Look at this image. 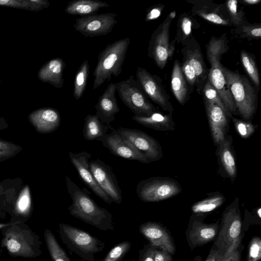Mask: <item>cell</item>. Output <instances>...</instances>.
<instances>
[{
    "label": "cell",
    "mask_w": 261,
    "mask_h": 261,
    "mask_svg": "<svg viewBox=\"0 0 261 261\" xmlns=\"http://www.w3.org/2000/svg\"><path fill=\"white\" fill-rule=\"evenodd\" d=\"M208 70L207 79L217 91L228 111L232 114H238L233 97L222 70L221 63H213Z\"/></svg>",
    "instance_id": "cell-22"
},
{
    "label": "cell",
    "mask_w": 261,
    "mask_h": 261,
    "mask_svg": "<svg viewBox=\"0 0 261 261\" xmlns=\"http://www.w3.org/2000/svg\"><path fill=\"white\" fill-rule=\"evenodd\" d=\"M1 230V246L11 256L33 258L42 254L40 236L25 223L15 222Z\"/></svg>",
    "instance_id": "cell-2"
},
{
    "label": "cell",
    "mask_w": 261,
    "mask_h": 261,
    "mask_svg": "<svg viewBox=\"0 0 261 261\" xmlns=\"http://www.w3.org/2000/svg\"><path fill=\"white\" fill-rule=\"evenodd\" d=\"M241 60L246 72L256 87H260V80L258 68L254 58L245 50L240 54Z\"/></svg>",
    "instance_id": "cell-38"
},
{
    "label": "cell",
    "mask_w": 261,
    "mask_h": 261,
    "mask_svg": "<svg viewBox=\"0 0 261 261\" xmlns=\"http://www.w3.org/2000/svg\"><path fill=\"white\" fill-rule=\"evenodd\" d=\"M181 187L177 181L169 177H151L139 182L136 193L145 202L164 200L180 194Z\"/></svg>",
    "instance_id": "cell-8"
},
{
    "label": "cell",
    "mask_w": 261,
    "mask_h": 261,
    "mask_svg": "<svg viewBox=\"0 0 261 261\" xmlns=\"http://www.w3.org/2000/svg\"><path fill=\"white\" fill-rule=\"evenodd\" d=\"M90 170L98 185L113 202L120 204L121 190L112 168L99 159L89 162Z\"/></svg>",
    "instance_id": "cell-14"
},
{
    "label": "cell",
    "mask_w": 261,
    "mask_h": 261,
    "mask_svg": "<svg viewBox=\"0 0 261 261\" xmlns=\"http://www.w3.org/2000/svg\"><path fill=\"white\" fill-rule=\"evenodd\" d=\"M128 241H122L114 247L101 261H122L131 248Z\"/></svg>",
    "instance_id": "cell-40"
},
{
    "label": "cell",
    "mask_w": 261,
    "mask_h": 261,
    "mask_svg": "<svg viewBox=\"0 0 261 261\" xmlns=\"http://www.w3.org/2000/svg\"><path fill=\"white\" fill-rule=\"evenodd\" d=\"M22 187L20 178H7L0 182V218L10 214L13 204Z\"/></svg>",
    "instance_id": "cell-25"
},
{
    "label": "cell",
    "mask_w": 261,
    "mask_h": 261,
    "mask_svg": "<svg viewBox=\"0 0 261 261\" xmlns=\"http://www.w3.org/2000/svg\"><path fill=\"white\" fill-rule=\"evenodd\" d=\"M203 100L214 103L219 106L230 118L232 116L225 107L217 91L207 79L202 90Z\"/></svg>",
    "instance_id": "cell-39"
},
{
    "label": "cell",
    "mask_w": 261,
    "mask_h": 261,
    "mask_svg": "<svg viewBox=\"0 0 261 261\" xmlns=\"http://www.w3.org/2000/svg\"><path fill=\"white\" fill-rule=\"evenodd\" d=\"M238 1L230 0L226 2V6L229 16V19L236 28L239 27L244 21L245 13L239 9Z\"/></svg>",
    "instance_id": "cell-43"
},
{
    "label": "cell",
    "mask_w": 261,
    "mask_h": 261,
    "mask_svg": "<svg viewBox=\"0 0 261 261\" xmlns=\"http://www.w3.org/2000/svg\"><path fill=\"white\" fill-rule=\"evenodd\" d=\"M109 6V4L98 0H74L68 3L65 12L72 15L84 16L95 14L100 9Z\"/></svg>",
    "instance_id": "cell-29"
},
{
    "label": "cell",
    "mask_w": 261,
    "mask_h": 261,
    "mask_svg": "<svg viewBox=\"0 0 261 261\" xmlns=\"http://www.w3.org/2000/svg\"><path fill=\"white\" fill-rule=\"evenodd\" d=\"M44 238L52 261H71L49 229L45 230Z\"/></svg>",
    "instance_id": "cell-35"
},
{
    "label": "cell",
    "mask_w": 261,
    "mask_h": 261,
    "mask_svg": "<svg viewBox=\"0 0 261 261\" xmlns=\"http://www.w3.org/2000/svg\"><path fill=\"white\" fill-rule=\"evenodd\" d=\"M232 142L231 136L227 135L223 140L216 145V151L220 175L223 177L229 178L232 182L235 180L237 176Z\"/></svg>",
    "instance_id": "cell-20"
},
{
    "label": "cell",
    "mask_w": 261,
    "mask_h": 261,
    "mask_svg": "<svg viewBox=\"0 0 261 261\" xmlns=\"http://www.w3.org/2000/svg\"><path fill=\"white\" fill-rule=\"evenodd\" d=\"M181 53L183 59L186 60L195 71L197 91L201 94L202 90L207 80L208 70L204 62L200 45L192 37L182 48Z\"/></svg>",
    "instance_id": "cell-15"
},
{
    "label": "cell",
    "mask_w": 261,
    "mask_h": 261,
    "mask_svg": "<svg viewBox=\"0 0 261 261\" xmlns=\"http://www.w3.org/2000/svg\"><path fill=\"white\" fill-rule=\"evenodd\" d=\"M114 128L102 122L95 115H87L84 119L83 129L84 138L88 141H102Z\"/></svg>",
    "instance_id": "cell-27"
},
{
    "label": "cell",
    "mask_w": 261,
    "mask_h": 261,
    "mask_svg": "<svg viewBox=\"0 0 261 261\" xmlns=\"http://www.w3.org/2000/svg\"><path fill=\"white\" fill-rule=\"evenodd\" d=\"M176 13L175 11H172L169 13L168 16L172 20L174 19L176 16Z\"/></svg>",
    "instance_id": "cell-55"
},
{
    "label": "cell",
    "mask_w": 261,
    "mask_h": 261,
    "mask_svg": "<svg viewBox=\"0 0 261 261\" xmlns=\"http://www.w3.org/2000/svg\"><path fill=\"white\" fill-rule=\"evenodd\" d=\"M67 191L72 200L68 207L70 214L101 230H114L113 216L107 210L80 188L67 176L65 177Z\"/></svg>",
    "instance_id": "cell-1"
},
{
    "label": "cell",
    "mask_w": 261,
    "mask_h": 261,
    "mask_svg": "<svg viewBox=\"0 0 261 261\" xmlns=\"http://www.w3.org/2000/svg\"><path fill=\"white\" fill-rule=\"evenodd\" d=\"M172 20L167 16L153 32L149 42L148 56L162 69L172 57L175 50V40L169 42V30Z\"/></svg>",
    "instance_id": "cell-9"
},
{
    "label": "cell",
    "mask_w": 261,
    "mask_h": 261,
    "mask_svg": "<svg viewBox=\"0 0 261 261\" xmlns=\"http://www.w3.org/2000/svg\"><path fill=\"white\" fill-rule=\"evenodd\" d=\"M68 154L71 163L87 186L106 203L111 204L113 202L98 185L90 170L89 159L91 157V154L85 151L75 153L70 152Z\"/></svg>",
    "instance_id": "cell-17"
},
{
    "label": "cell",
    "mask_w": 261,
    "mask_h": 261,
    "mask_svg": "<svg viewBox=\"0 0 261 261\" xmlns=\"http://www.w3.org/2000/svg\"><path fill=\"white\" fill-rule=\"evenodd\" d=\"M129 44L128 37L119 39L108 44L99 54L93 74L94 80L92 90L121 73Z\"/></svg>",
    "instance_id": "cell-3"
},
{
    "label": "cell",
    "mask_w": 261,
    "mask_h": 261,
    "mask_svg": "<svg viewBox=\"0 0 261 261\" xmlns=\"http://www.w3.org/2000/svg\"><path fill=\"white\" fill-rule=\"evenodd\" d=\"M132 261H136V260H135V259H133V260H132Z\"/></svg>",
    "instance_id": "cell-56"
},
{
    "label": "cell",
    "mask_w": 261,
    "mask_h": 261,
    "mask_svg": "<svg viewBox=\"0 0 261 261\" xmlns=\"http://www.w3.org/2000/svg\"><path fill=\"white\" fill-rule=\"evenodd\" d=\"M115 13L81 16L76 19L74 30L86 37L107 35L111 33L117 20Z\"/></svg>",
    "instance_id": "cell-11"
},
{
    "label": "cell",
    "mask_w": 261,
    "mask_h": 261,
    "mask_svg": "<svg viewBox=\"0 0 261 261\" xmlns=\"http://www.w3.org/2000/svg\"><path fill=\"white\" fill-rule=\"evenodd\" d=\"M132 120L143 126L156 130L172 131L175 129L172 113L164 114L156 112L149 116L134 115Z\"/></svg>",
    "instance_id": "cell-28"
},
{
    "label": "cell",
    "mask_w": 261,
    "mask_h": 261,
    "mask_svg": "<svg viewBox=\"0 0 261 261\" xmlns=\"http://www.w3.org/2000/svg\"><path fill=\"white\" fill-rule=\"evenodd\" d=\"M164 8L163 5H156L149 8L145 16V21H150L157 19L160 16Z\"/></svg>",
    "instance_id": "cell-48"
},
{
    "label": "cell",
    "mask_w": 261,
    "mask_h": 261,
    "mask_svg": "<svg viewBox=\"0 0 261 261\" xmlns=\"http://www.w3.org/2000/svg\"><path fill=\"white\" fill-rule=\"evenodd\" d=\"M244 22L238 28V33L241 37L247 38L248 39H257L261 37V26L260 24H246Z\"/></svg>",
    "instance_id": "cell-44"
},
{
    "label": "cell",
    "mask_w": 261,
    "mask_h": 261,
    "mask_svg": "<svg viewBox=\"0 0 261 261\" xmlns=\"http://www.w3.org/2000/svg\"><path fill=\"white\" fill-rule=\"evenodd\" d=\"M28 120L36 131L40 134H49L56 130L61 124L59 111L53 108L45 107L32 112Z\"/></svg>",
    "instance_id": "cell-21"
},
{
    "label": "cell",
    "mask_w": 261,
    "mask_h": 261,
    "mask_svg": "<svg viewBox=\"0 0 261 261\" xmlns=\"http://www.w3.org/2000/svg\"><path fill=\"white\" fill-rule=\"evenodd\" d=\"M89 73V64L85 60L81 64L75 75L73 86V96L78 100L83 96L86 89Z\"/></svg>",
    "instance_id": "cell-37"
},
{
    "label": "cell",
    "mask_w": 261,
    "mask_h": 261,
    "mask_svg": "<svg viewBox=\"0 0 261 261\" xmlns=\"http://www.w3.org/2000/svg\"><path fill=\"white\" fill-rule=\"evenodd\" d=\"M196 20L189 14L185 13L180 15L177 21V31L175 42L185 45L192 37V33Z\"/></svg>",
    "instance_id": "cell-34"
},
{
    "label": "cell",
    "mask_w": 261,
    "mask_h": 261,
    "mask_svg": "<svg viewBox=\"0 0 261 261\" xmlns=\"http://www.w3.org/2000/svg\"><path fill=\"white\" fill-rule=\"evenodd\" d=\"M225 201L223 194L219 192L210 193L207 197L193 204L191 211L194 214L207 215L221 206Z\"/></svg>",
    "instance_id": "cell-32"
},
{
    "label": "cell",
    "mask_w": 261,
    "mask_h": 261,
    "mask_svg": "<svg viewBox=\"0 0 261 261\" xmlns=\"http://www.w3.org/2000/svg\"><path fill=\"white\" fill-rule=\"evenodd\" d=\"M103 146L117 156L141 163H149L144 155L117 130L110 132L102 141Z\"/></svg>",
    "instance_id": "cell-16"
},
{
    "label": "cell",
    "mask_w": 261,
    "mask_h": 261,
    "mask_svg": "<svg viewBox=\"0 0 261 261\" xmlns=\"http://www.w3.org/2000/svg\"><path fill=\"white\" fill-rule=\"evenodd\" d=\"M224 255L215 248L212 247L210 253L204 261H222ZM193 261H203L201 256H195Z\"/></svg>",
    "instance_id": "cell-49"
},
{
    "label": "cell",
    "mask_w": 261,
    "mask_h": 261,
    "mask_svg": "<svg viewBox=\"0 0 261 261\" xmlns=\"http://www.w3.org/2000/svg\"><path fill=\"white\" fill-rule=\"evenodd\" d=\"M139 231L151 245L171 255L174 254L175 247L173 239L167 229L160 224L153 222L142 223Z\"/></svg>",
    "instance_id": "cell-19"
},
{
    "label": "cell",
    "mask_w": 261,
    "mask_h": 261,
    "mask_svg": "<svg viewBox=\"0 0 261 261\" xmlns=\"http://www.w3.org/2000/svg\"><path fill=\"white\" fill-rule=\"evenodd\" d=\"M207 215L194 214L190 217L186 231V237L191 250L215 240L217 236L219 224H206L203 220Z\"/></svg>",
    "instance_id": "cell-12"
},
{
    "label": "cell",
    "mask_w": 261,
    "mask_h": 261,
    "mask_svg": "<svg viewBox=\"0 0 261 261\" xmlns=\"http://www.w3.org/2000/svg\"><path fill=\"white\" fill-rule=\"evenodd\" d=\"M66 66L61 58L50 60L44 64L37 73L38 78L43 83H48L57 88L64 84L63 71Z\"/></svg>",
    "instance_id": "cell-26"
},
{
    "label": "cell",
    "mask_w": 261,
    "mask_h": 261,
    "mask_svg": "<svg viewBox=\"0 0 261 261\" xmlns=\"http://www.w3.org/2000/svg\"><path fill=\"white\" fill-rule=\"evenodd\" d=\"M50 3L46 0H0V6L39 11L48 8Z\"/></svg>",
    "instance_id": "cell-36"
},
{
    "label": "cell",
    "mask_w": 261,
    "mask_h": 261,
    "mask_svg": "<svg viewBox=\"0 0 261 261\" xmlns=\"http://www.w3.org/2000/svg\"><path fill=\"white\" fill-rule=\"evenodd\" d=\"M226 34L220 37H212L206 45V54L207 59L210 64L221 63L222 55L229 49Z\"/></svg>",
    "instance_id": "cell-33"
},
{
    "label": "cell",
    "mask_w": 261,
    "mask_h": 261,
    "mask_svg": "<svg viewBox=\"0 0 261 261\" xmlns=\"http://www.w3.org/2000/svg\"><path fill=\"white\" fill-rule=\"evenodd\" d=\"M8 126L7 120L4 117L0 116V130L8 128Z\"/></svg>",
    "instance_id": "cell-52"
},
{
    "label": "cell",
    "mask_w": 261,
    "mask_h": 261,
    "mask_svg": "<svg viewBox=\"0 0 261 261\" xmlns=\"http://www.w3.org/2000/svg\"><path fill=\"white\" fill-rule=\"evenodd\" d=\"M241 246L224 255L222 261H241Z\"/></svg>",
    "instance_id": "cell-51"
},
{
    "label": "cell",
    "mask_w": 261,
    "mask_h": 261,
    "mask_svg": "<svg viewBox=\"0 0 261 261\" xmlns=\"http://www.w3.org/2000/svg\"><path fill=\"white\" fill-rule=\"evenodd\" d=\"M116 89L122 102L135 116H149L157 112L134 76L116 83Z\"/></svg>",
    "instance_id": "cell-7"
},
{
    "label": "cell",
    "mask_w": 261,
    "mask_h": 261,
    "mask_svg": "<svg viewBox=\"0 0 261 261\" xmlns=\"http://www.w3.org/2000/svg\"><path fill=\"white\" fill-rule=\"evenodd\" d=\"M34 205L31 189L28 185L22 186L13 204L10 222L25 223L32 216Z\"/></svg>",
    "instance_id": "cell-24"
},
{
    "label": "cell",
    "mask_w": 261,
    "mask_h": 261,
    "mask_svg": "<svg viewBox=\"0 0 261 261\" xmlns=\"http://www.w3.org/2000/svg\"><path fill=\"white\" fill-rule=\"evenodd\" d=\"M0 84H1V79H0Z\"/></svg>",
    "instance_id": "cell-57"
},
{
    "label": "cell",
    "mask_w": 261,
    "mask_h": 261,
    "mask_svg": "<svg viewBox=\"0 0 261 261\" xmlns=\"http://www.w3.org/2000/svg\"><path fill=\"white\" fill-rule=\"evenodd\" d=\"M230 119L233 123L237 133L242 138L245 139L250 138L253 134L258 126L249 121L233 116L231 117Z\"/></svg>",
    "instance_id": "cell-41"
},
{
    "label": "cell",
    "mask_w": 261,
    "mask_h": 261,
    "mask_svg": "<svg viewBox=\"0 0 261 261\" xmlns=\"http://www.w3.org/2000/svg\"><path fill=\"white\" fill-rule=\"evenodd\" d=\"M181 70L186 82L191 87H193L195 85L196 80L195 72L192 66L186 60H184Z\"/></svg>",
    "instance_id": "cell-46"
},
{
    "label": "cell",
    "mask_w": 261,
    "mask_h": 261,
    "mask_svg": "<svg viewBox=\"0 0 261 261\" xmlns=\"http://www.w3.org/2000/svg\"><path fill=\"white\" fill-rule=\"evenodd\" d=\"M116 83H110L95 106L96 111L95 115L102 122L108 125L114 121L115 115L120 111L116 97Z\"/></svg>",
    "instance_id": "cell-23"
},
{
    "label": "cell",
    "mask_w": 261,
    "mask_h": 261,
    "mask_svg": "<svg viewBox=\"0 0 261 261\" xmlns=\"http://www.w3.org/2000/svg\"><path fill=\"white\" fill-rule=\"evenodd\" d=\"M22 149L18 144L0 139V163L14 157Z\"/></svg>",
    "instance_id": "cell-42"
},
{
    "label": "cell",
    "mask_w": 261,
    "mask_h": 261,
    "mask_svg": "<svg viewBox=\"0 0 261 261\" xmlns=\"http://www.w3.org/2000/svg\"><path fill=\"white\" fill-rule=\"evenodd\" d=\"M260 258L261 240L258 237H254L248 244L247 261H259Z\"/></svg>",
    "instance_id": "cell-45"
},
{
    "label": "cell",
    "mask_w": 261,
    "mask_h": 261,
    "mask_svg": "<svg viewBox=\"0 0 261 261\" xmlns=\"http://www.w3.org/2000/svg\"><path fill=\"white\" fill-rule=\"evenodd\" d=\"M242 2L246 5H253L259 3L260 0H242Z\"/></svg>",
    "instance_id": "cell-53"
},
{
    "label": "cell",
    "mask_w": 261,
    "mask_h": 261,
    "mask_svg": "<svg viewBox=\"0 0 261 261\" xmlns=\"http://www.w3.org/2000/svg\"><path fill=\"white\" fill-rule=\"evenodd\" d=\"M239 201L236 197L223 211L219 231L212 246L223 255L241 245L242 223Z\"/></svg>",
    "instance_id": "cell-4"
},
{
    "label": "cell",
    "mask_w": 261,
    "mask_h": 261,
    "mask_svg": "<svg viewBox=\"0 0 261 261\" xmlns=\"http://www.w3.org/2000/svg\"><path fill=\"white\" fill-rule=\"evenodd\" d=\"M222 70L233 97L237 110L244 120H250L255 113L257 97L248 79L222 65Z\"/></svg>",
    "instance_id": "cell-5"
},
{
    "label": "cell",
    "mask_w": 261,
    "mask_h": 261,
    "mask_svg": "<svg viewBox=\"0 0 261 261\" xmlns=\"http://www.w3.org/2000/svg\"><path fill=\"white\" fill-rule=\"evenodd\" d=\"M158 248L150 244L146 245L139 252L138 261H154V255Z\"/></svg>",
    "instance_id": "cell-47"
},
{
    "label": "cell",
    "mask_w": 261,
    "mask_h": 261,
    "mask_svg": "<svg viewBox=\"0 0 261 261\" xmlns=\"http://www.w3.org/2000/svg\"><path fill=\"white\" fill-rule=\"evenodd\" d=\"M137 81L147 97L159 106L164 111L172 113L173 108L169 97L164 88L160 77L152 74L145 68L138 67L136 73Z\"/></svg>",
    "instance_id": "cell-10"
},
{
    "label": "cell",
    "mask_w": 261,
    "mask_h": 261,
    "mask_svg": "<svg viewBox=\"0 0 261 261\" xmlns=\"http://www.w3.org/2000/svg\"><path fill=\"white\" fill-rule=\"evenodd\" d=\"M211 4H197L193 7L192 12L203 19L215 24L230 26L232 25L229 18H224L220 14V6L215 5L213 9H211Z\"/></svg>",
    "instance_id": "cell-31"
},
{
    "label": "cell",
    "mask_w": 261,
    "mask_h": 261,
    "mask_svg": "<svg viewBox=\"0 0 261 261\" xmlns=\"http://www.w3.org/2000/svg\"><path fill=\"white\" fill-rule=\"evenodd\" d=\"M154 261H173V258L168 252L157 248L154 255Z\"/></svg>",
    "instance_id": "cell-50"
},
{
    "label": "cell",
    "mask_w": 261,
    "mask_h": 261,
    "mask_svg": "<svg viewBox=\"0 0 261 261\" xmlns=\"http://www.w3.org/2000/svg\"><path fill=\"white\" fill-rule=\"evenodd\" d=\"M14 223H12V222H8L7 223H2V222H0V230H1L2 228L5 227H7L9 225H10L12 224H13Z\"/></svg>",
    "instance_id": "cell-54"
},
{
    "label": "cell",
    "mask_w": 261,
    "mask_h": 261,
    "mask_svg": "<svg viewBox=\"0 0 261 261\" xmlns=\"http://www.w3.org/2000/svg\"><path fill=\"white\" fill-rule=\"evenodd\" d=\"M212 138L216 146L227 135L230 118L217 105L204 100Z\"/></svg>",
    "instance_id": "cell-18"
},
{
    "label": "cell",
    "mask_w": 261,
    "mask_h": 261,
    "mask_svg": "<svg viewBox=\"0 0 261 261\" xmlns=\"http://www.w3.org/2000/svg\"><path fill=\"white\" fill-rule=\"evenodd\" d=\"M116 130L144 155L148 163L158 161L163 158V152L160 143L146 133L121 126Z\"/></svg>",
    "instance_id": "cell-13"
},
{
    "label": "cell",
    "mask_w": 261,
    "mask_h": 261,
    "mask_svg": "<svg viewBox=\"0 0 261 261\" xmlns=\"http://www.w3.org/2000/svg\"><path fill=\"white\" fill-rule=\"evenodd\" d=\"M58 233L68 250L85 261H95V254L106 246L103 242L88 232L68 224L60 223Z\"/></svg>",
    "instance_id": "cell-6"
},
{
    "label": "cell",
    "mask_w": 261,
    "mask_h": 261,
    "mask_svg": "<svg viewBox=\"0 0 261 261\" xmlns=\"http://www.w3.org/2000/svg\"><path fill=\"white\" fill-rule=\"evenodd\" d=\"M171 88L178 102L184 105L188 99V88L178 60L174 62L171 78Z\"/></svg>",
    "instance_id": "cell-30"
}]
</instances>
